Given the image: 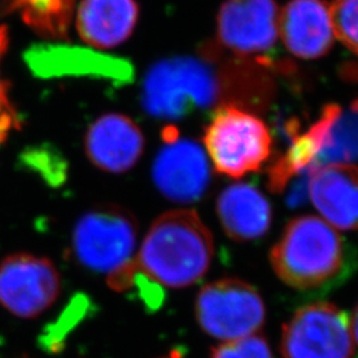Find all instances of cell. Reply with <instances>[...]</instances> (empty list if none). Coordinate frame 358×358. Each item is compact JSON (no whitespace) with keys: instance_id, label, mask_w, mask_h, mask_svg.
Here are the masks:
<instances>
[{"instance_id":"cell-1","label":"cell","mask_w":358,"mask_h":358,"mask_svg":"<svg viewBox=\"0 0 358 358\" xmlns=\"http://www.w3.org/2000/svg\"><path fill=\"white\" fill-rule=\"evenodd\" d=\"M214 239L192 210H173L153 222L133 267L157 285L186 288L199 282L211 266Z\"/></svg>"},{"instance_id":"cell-2","label":"cell","mask_w":358,"mask_h":358,"mask_svg":"<svg viewBox=\"0 0 358 358\" xmlns=\"http://www.w3.org/2000/svg\"><path fill=\"white\" fill-rule=\"evenodd\" d=\"M345 244L322 217L292 219L271 250V266L284 284L313 289L333 280L344 267Z\"/></svg>"},{"instance_id":"cell-3","label":"cell","mask_w":358,"mask_h":358,"mask_svg":"<svg viewBox=\"0 0 358 358\" xmlns=\"http://www.w3.org/2000/svg\"><path fill=\"white\" fill-rule=\"evenodd\" d=\"M223 85L220 73L207 59L171 57L148 71L142 106L152 117L176 121L222 100Z\"/></svg>"},{"instance_id":"cell-4","label":"cell","mask_w":358,"mask_h":358,"mask_svg":"<svg viewBox=\"0 0 358 358\" xmlns=\"http://www.w3.org/2000/svg\"><path fill=\"white\" fill-rule=\"evenodd\" d=\"M203 141L214 169L230 178L260 170L272 153V134L266 122L230 103L213 115Z\"/></svg>"},{"instance_id":"cell-5","label":"cell","mask_w":358,"mask_h":358,"mask_svg":"<svg viewBox=\"0 0 358 358\" xmlns=\"http://www.w3.org/2000/svg\"><path fill=\"white\" fill-rule=\"evenodd\" d=\"M138 229L133 215L115 205L92 208L77 220L71 251L77 263L106 279L133 263Z\"/></svg>"},{"instance_id":"cell-6","label":"cell","mask_w":358,"mask_h":358,"mask_svg":"<svg viewBox=\"0 0 358 358\" xmlns=\"http://www.w3.org/2000/svg\"><path fill=\"white\" fill-rule=\"evenodd\" d=\"M195 315L207 334L231 341L257 334L266 321V306L255 287L227 278L210 282L199 291Z\"/></svg>"},{"instance_id":"cell-7","label":"cell","mask_w":358,"mask_h":358,"mask_svg":"<svg viewBox=\"0 0 358 358\" xmlns=\"http://www.w3.org/2000/svg\"><path fill=\"white\" fill-rule=\"evenodd\" d=\"M349 316L331 303L300 308L282 327V358H353Z\"/></svg>"},{"instance_id":"cell-8","label":"cell","mask_w":358,"mask_h":358,"mask_svg":"<svg viewBox=\"0 0 358 358\" xmlns=\"http://www.w3.org/2000/svg\"><path fill=\"white\" fill-rule=\"evenodd\" d=\"M60 272L50 259L13 254L0 262V306L20 319H35L56 303Z\"/></svg>"},{"instance_id":"cell-9","label":"cell","mask_w":358,"mask_h":358,"mask_svg":"<svg viewBox=\"0 0 358 358\" xmlns=\"http://www.w3.org/2000/svg\"><path fill=\"white\" fill-rule=\"evenodd\" d=\"M275 0H226L217 13V40L239 57L268 60L279 38Z\"/></svg>"},{"instance_id":"cell-10","label":"cell","mask_w":358,"mask_h":358,"mask_svg":"<svg viewBox=\"0 0 358 358\" xmlns=\"http://www.w3.org/2000/svg\"><path fill=\"white\" fill-rule=\"evenodd\" d=\"M164 140L165 145L154 161L155 187L177 203L199 201L211 178L207 154L198 142L179 138L174 128L165 129Z\"/></svg>"},{"instance_id":"cell-11","label":"cell","mask_w":358,"mask_h":358,"mask_svg":"<svg viewBox=\"0 0 358 358\" xmlns=\"http://www.w3.org/2000/svg\"><path fill=\"white\" fill-rule=\"evenodd\" d=\"M310 201L336 230L358 231V167L331 162L312 169L308 182Z\"/></svg>"},{"instance_id":"cell-12","label":"cell","mask_w":358,"mask_h":358,"mask_svg":"<svg viewBox=\"0 0 358 358\" xmlns=\"http://www.w3.org/2000/svg\"><path fill=\"white\" fill-rule=\"evenodd\" d=\"M279 36L296 57L315 60L332 50L331 7L324 0H289L279 13Z\"/></svg>"},{"instance_id":"cell-13","label":"cell","mask_w":358,"mask_h":358,"mask_svg":"<svg viewBox=\"0 0 358 358\" xmlns=\"http://www.w3.org/2000/svg\"><path fill=\"white\" fill-rule=\"evenodd\" d=\"M145 138L128 115L108 113L97 118L85 136L90 162L108 173H125L141 158Z\"/></svg>"},{"instance_id":"cell-14","label":"cell","mask_w":358,"mask_h":358,"mask_svg":"<svg viewBox=\"0 0 358 358\" xmlns=\"http://www.w3.org/2000/svg\"><path fill=\"white\" fill-rule=\"evenodd\" d=\"M29 68L43 77L88 75L118 83L131 78V65L121 59L64 45H36L27 52Z\"/></svg>"},{"instance_id":"cell-15","label":"cell","mask_w":358,"mask_h":358,"mask_svg":"<svg viewBox=\"0 0 358 358\" xmlns=\"http://www.w3.org/2000/svg\"><path fill=\"white\" fill-rule=\"evenodd\" d=\"M138 16L136 0H83L77 10L76 29L92 47L112 50L131 36Z\"/></svg>"},{"instance_id":"cell-16","label":"cell","mask_w":358,"mask_h":358,"mask_svg":"<svg viewBox=\"0 0 358 358\" xmlns=\"http://www.w3.org/2000/svg\"><path fill=\"white\" fill-rule=\"evenodd\" d=\"M217 213L224 232L235 242L264 236L272 223L268 199L250 183H236L220 192Z\"/></svg>"},{"instance_id":"cell-17","label":"cell","mask_w":358,"mask_h":358,"mask_svg":"<svg viewBox=\"0 0 358 358\" xmlns=\"http://www.w3.org/2000/svg\"><path fill=\"white\" fill-rule=\"evenodd\" d=\"M341 115V108L329 103L306 131L292 134L291 146L269 169V187L272 192H282L294 176L321 158L332 142L333 130Z\"/></svg>"},{"instance_id":"cell-18","label":"cell","mask_w":358,"mask_h":358,"mask_svg":"<svg viewBox=\"0 0 358 358\" xmlns=\"http://www.w3.org/2000/svg\"><path fill=\"white\" fill-rule=\"evenodd\" d=\"M7 13L17 11L41 38H65L75 11V0H4Z\"/></svg>"},{"instance_id":"cell-19","label":"cell","mask_w":358,"mask_h":358,"mask_svg":"<svg viewBox=\"0 0 358 358\" xmlns=\"http://www.w3.org/2000/svg\"><path fill=\"white\" fill-rule=\"evenodd\" d=\"M329 7L334 38L358 57V0H333Z\"/></svg>"},{"instance_id":"cell-20","label":"cell","mask_w":358,"mask_h":358,"mask_svg":"<svg viewBox=\"0 0 358 358\" xmlns=\"http://www.w3.org/2000/svg\"><path fill=\"white\" fill-rule=\"evenodd\" d=\"M211 358H272V353L263 336L252 334L238 340L223 341L213 349Z\"/></svg>"},{"instance_id":"cell-21","label":"cell","mask_w":358,"mask_h":358,"mask_svg":"<svg viewBox=\"0 0 358 358\" xmlns=\"http://www.w3.org/2000/svg\"><path fill=\"white\" fill-rule=\"evenodd\" d=\"M7 28L0 27V59L7 50ZM19 125L17 115L8 97V85L0 78V143L6 141L13 129Z\"/></svg>"},{"instance_id":"cell-22","label":"cell","mask_w":358,"mask_h":358,"mask_svg":"<svg viewBox=\"0 0 358 358\" xmlns=\"http://www.w3.org/2000/svg\"><path fill=\"white\" fill-rule=\"evenodd\" d=\"M349 320H350V329H352V336H353L355 345L358 346V304L353 309V313L349 317Z\"/></svg>"},{"instance_id":"cell-23","label":"cell","mask_w":358,"mask_h":358,"mask_svg":"<svg viewBox=\"0 0 358 358\" xmlns=\"http://www.w3.org/2000/svg\"><path fill=\"white\" fill-rule=\"evenodd\" d=\"M165 358H177V357H176V355H173V356H171V357H165Z\"/></svg>"}]
</instances>
